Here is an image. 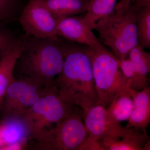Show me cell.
<instances>
[{
  "instance_id": "obj_26",
  "label": "cell",
  "mask_w": 150,
  "mask_h": 150,
  "mask_svg": "<svg viewBox=\"0 0 150 150\" xmlns=\"http://www.w3.org/2000/svg\"><path fill=\"white\" fill-rule=\"evenodd\" d=\"M1 101H0V104H1Z\"/></svg>"
},
{
  "instance_id": "obj_6",
  "label": "cell",
  "mask_w": 150,
  "mask_h": 150,
  "mask_svg": "<svg viewBox=\"0 0 150 150\" xmlns=\"http://www.w3.org/2000/svg\"><path fill=\"white\" fill-rule=\"evenodd\" d=\"M82 110L77 106L45 136L37 142H30L28 149L37 150H79L88 137Z\"/></svg>"
},
{
  "instance_id": "obj_23",
  "label": "cell",
  "mask_w": 150,
  "mask_h": 150,
  "mask_svg": "<svg viewBox=\"0 0 150 150\" xmlns=\"http://www.w3.org/2000/svg\"><path fill=\"white\" fill-rule=\"evenodd\" d=\"M79 150H104L100 141L92 139L89 136L83 142Z\"/></svg>"
},
{
  "instance_id": "obj_24",
  "label": "cell",
  "mask_w": 150,
  "mask_h": 150,
  "mask_svg": "<svg viewBox=\"0 0 150 150\" xmlns=\"http://www.w3.org/2000/svg\"><path fill=\"white\" fill-rule=\"evenodd\" d=\"M132 8L136 12L142 8L150 6V0H131Z\"/></svg>"
},
{
  "instance_id": "obj_4",
  "label": "cell",
  "mask_w": 150,
  "mask_h": 150,
  "mask_svg": "<svg viewBox=\"0 0 150 150\" xmlns=\"http://www.w3.org/2000/svg\"><path fill=\"white\" fill-rule=\"evenodd\" d=\"M136 14L131 0H121L112 13L95 28L103 43L120 61L127 59L129 51L138 43Z\"/></svg>"
},
{
  "instance_id": "obj_20",
  "label": "cell",
  "mask_w": 150,
  "mask_h": 150,
  "mask_svg": "<svg viewBox=\"0 0 150 150\" xmlns=\"http://www.w3.org/2000/svg\"><path fill=\"white\" fill-rule=\"evenodd\" d=\"M8 27V24L0 23V57L13 49L21 41Z\"/></svg>"
},
{
  "instance_id": "obj_19",
  "label": "cell",
  "mask_w": 150,
  "mask_h": 150,
  "mask_svg": "<svg viewBox=\"0 0 150 150\" xmlns=\"http://www.w3.org/2000/svg\"><path fill=\"white\" fill-rule=\"evenodd\" d=\"M134 64L136 74L134 79L131 81L130 88L136 91H139L146 86L148 74L150 69V55L139 63Z\"/></svg>"
},
{
  "instance_id": "obj_7",
  "label": "cell",
  "mask_w": 150,
  "mask_h": 150,
  "mask_svg": "<svg viewBox=\"0 0 150 150\" xmlns=\"http://www.w3.org/2000/svg\"><path fill=\"white\" fill-rule=\"evenodd\" d=\"M7 88L0 104V117L21 116L53 87L18 75Z\"/></svg>"
},
{
  "instance_id": "obj_15",
  "label": "cell",
  "mask_w": 150,
  "mask_h": 150,
  "mask_svg": "<svg viewBox=\"0 0 150 150\" xmlns=\"http://www.w3.org/2000/svg\"><path fill=\"white\" fill-rule=\"evenodd\" d=\"M48 8L59 21L85 13L89 1L85 0H43Z\"/></svg>"
},
{
  "instance_id": "obj_5",
  "label": "cell",
  "mask_w": 150,
  "mask_h": 150,
  "mask_svg": "<svg viewBox=\"0 0 150 150\" xmlns=\"http://www.w3.org/2000/svg\"><path fill=\"white\" fill-rule=\"evenodd\" d=\"M76 106L63 101L56 87L53 86L21 116L28 126L30 142L41 139Z\"/></svg>"
},
{
  "instance_id": "obj_1",
  "label": "cell",
  "mask_w": 150,
  "mask_h": 150,
  "mask_svg": "<svg viewBox=\"0 0 150 150\" xmlns=\"http://www.w3.org/2000/svg\"><path fill=\"white\" fill-rule=\"evenodd\" d=\"M67 40H62L64 65L54 85L63 101L87 109L98 102L91 62L82 45Z\"/></svg>"
},
{
  "instance_id": "obj_17",
  "label": "cell",
  "mask_w": 150,
  "mask_h": 150,
  "mask_svg": "<svg viewBox=\"0 0 150 150\" xmlns=\"http://www.w3.org/2000/svg\"><path fill=\"white\" fill-rule=\"evenodd\" d=\"M133 105V99L128 91L118 96L107 109L110 117L115 121L120 122L129 120Z\"/></svg>"
},
{
  "instance_id": "obj_9",
  "label": "cell",
  "mask_w": 150,
  "mask_h": 150,
  "mask_svg": "<svg viewBox=\"0 0 150 150\" xmlns=\"http://www.w3.org/2000/svg\"><path fill=\"white\" fill-rule=\"evenodd\" d=\"M82 117L89 136L96 141L123 137L129 129L111 118L107 108L101 105L82 109Z\"/></svg>"
},
{
  "instance_id": "obj_3",
  "label": "cell",
  "mask_w": 150,
  "mask_h": 150,
  "mask_svg": "<svg viewBox=\"0 0 150 150\" xmlns=\"http://www.w3.org/2000/svg\"><path fill=\"white\" fill-rule=\"evenodd\" d=\"M82 46L91 62L98 96L97 104L107 108L118 96L128 91L131 80L123 74L120 60L104 46L97 48Z\"/></svg>"
},
{
  "instance_id": "obj_10",
  "label": "cell",
  "mask_w": 150,
  "mask_h": 150,
  "mask_svg": "<svg viewBox=\"0 0 150 150\" xmlns=\"http://www.w3.org/2000/svg\"><path fill=\"white\" fill-rule=\"evenodd\" d=\"M30 135L21 116L0 117V150L28 149Z\"/></svg>"
},
{
  "instance_id": "obj_25",
  "label": "cell",
  "mask_w": 150,
  "mask_h": 150,
  "mask_svg": "<svg viewBox=\"0 0 150 150\" xmlns=\"http://www.w3.org/2000/svg\"><path fill=\"white\" fill-rule=\"evenodd\" d=\"M85 1H90V0H85Z\"/></svg>"
},
{
  "instance_id": "obj_14",
  "label": "cell",
  "mask_w": 150,
  "mask_h": 150,
  "mask_svg": "<svg viewBox=\"0 0 150 150\" xmlns=\"http://www.w3.org/2000/svg\"><path fill=\"white\" fill-rule=\"evenodd\" d=\"M21 41L15 47L5 55L0 57V101L8 86L15 79L13 71L17 60L22 47Z\"/></svg>"
},
{
  "instance_id": "obj_13",
  "label": "cell",
  "mask_w": 150,
  "mask_h": 150,
  "mask_svg": "<svg viewBox=\"0 0 150 150\" xmlns=\"http://www.w3.org/2000/svg\"><path fill=\"white\" fill-rule=\"evenodd\" d=\"M128 92L133 99L134 105L125 127H136L146 132V129L150 122V89L146 86L137 91L130 87Z\"/></svg>"
},
{
  "instance_id": "obj_2",
  "label": "cell",
  "mask_w": 150,
  "mask_h": 150,
  "mask_svg": "<svg viewBox=\"0 0 150 150\" xmlns=\"http://www.w3.org/2000/svg\"><path fill=\"white\" fill-rule=\"evenodd\" d=\"M22 40L14 75L25 76L46 86L54 85L64 59L61 38H42L25 34Z\"/></svg>"
},
{
  "instance_id": "obj_11",
  "label": "cell",
  "mask_w": 150,
  "mask_h": 150,
  "mask_svg": "<svg viewBox=\"0 0 150 150\" xmlns=\"http://www.w3.org/2000/svg\"><path fill=\"white\" fill-rule=\"evenodd\" d=\"M57 34L66 40L92 48H99L103 46L92 30L84 21L83 15L60 20L57 26Z\"/></svg>"
},
{
  "instance_id": "obj_16",
  "label": "cell",
  "mask_w": 150,
  "mask_h": 150,
  "mask_svg": "<svg viewBox=\"0 0 150 150\" xmlns=\"http://www.w3.org/2000/svg\"><path fill=\"white\" fill-rule=\"evenodd\" d=\"M117 0H90L85 14V22L92 30H94L100 22L107 18L115 9Z\"/></svg>"
},
{
  "instance_id": "obj_22",
  "label": "cell",
  "mask_w": 150,
  "mask_h": 150,
  "mask_svg": "<svg viewBox=\"0 0 150 150\" xmlns=\"http://www.w3.org/2000/svg\"><path fill=\"white\" fill-rule=\"evenodd\" d=\"M144 48L139 43H137L129 51L127 58L134 64L139 63L150 55V53L146 52Z\"/></svg>"
},
{
  "instance_id": "obj_21",
  "label": "cell",
  "mask_w": 150,
  "mask_h": 150,
  "mask_svg": "<svg viewBox=\"0 0 150 150\" xmlns=\"http://www.w3.org/2000/svg\"><path fill=\"white\" fill-rule=\"evenodd\" d=\"M20 0H0V23L8 24L18 12Z\"/></svg>"
},
{
  "instance_id": "obj_8",
  "label": "cell",
  "mask_w": 150,
  "mask_h": 150,
  "mask_svg": "<svg viewBox=\"0 0 150 150\" xmlns=\"http://www.w3.org/2000/svg\"><path fill=\"white\" fill-rule=\"evenodd\" d=\"M19 21L25 34L34 37L56 39L59 20L43 0H29L23 9Z\"/></svg>"
},
{
  "instance_id": "obj_18",
  "label": "cell",
  "mask_w": 150,
  "mask_h": 150,
  "mask_svg": "<svg viewBox=\"0 0 150 150\" xmlns=\"http://www.w3.org/2000/svg\"><path fill=\"white\" fill-rule=\"evenodd\" d=\"M136 24L138 43L144 48H150V6L137 11Z\"/></svg>"
},
{
  "instance_id": "obj_12",
  "label": "cell",
  "mask_w": 150,
  "mask_h": 150,
  "mask_svg": "<svg viewBox=\"0 0 150 150\" xmlns=\"http://www.w3.org/2000/svg\"><path fill=\"white\" fill-rule=\"evenodd\" d=\"M104 150H150V137L146 132L136 127L129 128L123 137L100 141Z\"/></svg>"
}]
</instances>
